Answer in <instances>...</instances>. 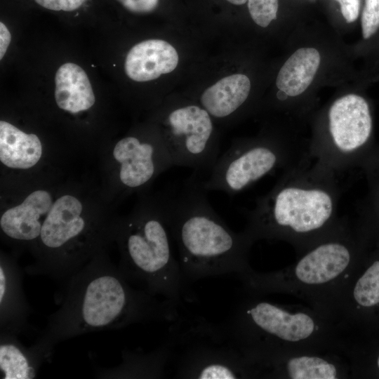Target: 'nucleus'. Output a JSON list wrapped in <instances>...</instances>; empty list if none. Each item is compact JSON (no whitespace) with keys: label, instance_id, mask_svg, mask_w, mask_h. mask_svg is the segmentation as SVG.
<instances>
[{"label":"nucleus","instance_id":"nucleus-1","mask_svg":"<svg viewBox=\"0 0 379 379\" xmlns=\"http://www.w3.org/2000/svg\"><path fill=\"white\" fill-rule=\"evenodd\" d=\"M62 283L60 307L36 341L49 357L57 343L86 333L178 318L177 303L133 288L102 250Z\"/></svg>","mask_w":379,"mask_h":379},{"label":"nucleus","instance_id":"nucleus-2","mask_svg":"<svg viewBox=\"0 0 379 379\" xmlns=\"http://www.w3.org/2000/svg\"><path fill=\"white\" fill-rule=\"evenodd\" d=\"M200 178L194 172L180 188L159 199L185 281L240 270L251 240L246 232L232 231L214 211Z\"/></svg>","mask_w":379,"mask_h":379},{"label":"nucleus","instance_id":"nucleus-3","mask_svg":"<svg viewBox=\"0 0 379 379\" xmlns=\"http://www.w3.org/2000/svg\"><path fill=\"white\" fill-rule=\"evenodd\" d=\"M282 173L271 190L245 212L251 239L284 230L310 233L324 227L336 213L340 196L336 173L310 156Z\"/></svg>","mask_w":379,"mask_h":379},{"label":"nucleus","instance_id":"nucleus-4","mask_svg":"<svg viewBox=\"0 0 379 379\" xmlns=\"http://www.w3.org/2000/svg\"><path fill=\"white\" fill-rule=\"evenodd\" d=\"M117 229L121 253L119 268L126 279L178 304L185 279L159 200L138 208Z\"/></svg>","mask_w":379,"mask_h":379},{"label":"nucleus","instance_id":"nucleus-5","mask_svg":"<svg viewBox=\"0 0 379 379\" xmlns=\"http://www.w3.org/2000/svg\"><path fill=\"white\" fill-rule=\"evenodd\" d=\"M309 157L308 149H295L272 138L239 140L220 157L203 180L207 191L230 196L240 193L279 169L284 171Z\"/></svg>","mask_w":379,"mask_h":379},{"label":"nucleus","instance_id":"nucleus-6","mask_svg":"<svg viewBox=\"0 0 379 379\" xmlns=\"http://www.w3.org/2000/svg\"><path fill=\"white\" fill-rule=\"evenodd\" d=\"M178 319L171 326L175 345L182 347L175 376L193 379H235L244 373L235 340L224 324L204 319Z\"/></svg>","mask_w":379,"mask_h":379},{"label":"nucleus","instance_id":"nucleus-7","mask_svg":"<svg viewBox=\"0 0 379 379\" xmlns=\"http://www.w3.org/2000/svg\"><path fill=\"white\" fill-rule=\"evenodd\" d=\"M328 136L314 141L310 157L335 173L347 170L357 162L368 142L372 119L366 100L356 94L335 100L327 114Z\"/></svg>","mask_w":379,"mask_h":379},{"label":"nucleus","instance_id":"nucleus-8","mask_svg":"<svg viewBox=\"0 0 379 379\" xmlns=\"http://www.w3.org/2000/svg\"><path fill=\"white\" fill-rule=\"evenodd\" d=\"M164 138L173 165L210 173L219 158V145L212 117L202 107L189 104L171 109Z\"/></svg>","mask_w":379,"mask_h":379},{"label":"nucleus","instance_id":"nucleus-9","mask_svg":"<svg viewBox=\"0 0 379 379\" xmlns=\"http://www.w3.org/2000/svg\"><path fill=\"white\" fill-rule=\"evenodd\" d=\"M113 157L119 164V181L129 190L145 187L157 174L174 166L164 138L151 141L126 136L116 143Z\"/></svg>","mask_w":379,"mask_h":379},{"label":"nucleus","instance_id":"nucleus-10","mask_svg":"<svg viewBox=\"0 0 379 379\" xmlns=\"http://www.w3.org/2000/svg\"><path fill=\"white\" fill-rule=\"evenodd\" d=\"M21 270L14 259H0V332L19 335L28 328L30 307L22 281Z\"/></svg>","mask_w":379,"mask_h":379},{"label":"nucleus","instance_id":"nucleus-11","mask_svg":"<svg viewBox=\"0 0 379 379\" xmlns=\"http://www.w3.org/2000/svg\"><path fill=\"white\" fill-rule=\"evenodd\" d=\"M52 204V197L48 192L34 191L20 204L8 208L1 215V232L11 241L36 245L44 220L42 218L46 216Z\"/></svg>","mask_w":379,"mask_h":379},{"label":"nucleus","instance_id":"nucleus-12","mask_svg":"<svg viewBox=\"0 0 379 379\" xmlns=\"http://www.w3.org/2000/svg\"><path fill=\"white\" fill-rule=\"evenodd\" d=\"M241 315L249 320L235 317L249 321L260 331L286 341L296 342L305 339L314 328V321L307 314H291L266 302H258L246 309Z\"/></svg>","mask_w":379,"mask_h":379},{"label":"nucleus","instance_id":"nucleus-13","mask_svg":"<svg viewBox=\"0 0 379 379\" xmlns=\"http://www.w3.org/2000/svg\"><path fill=\"white\" fill-rule=\"evenodd\" d=\"M178 63L175 48L161 39H149L133 46L124 64L126 75L135 81H147L173 71Z\"/></svg>","mask_w":379,"mask_h":379},{"label":"nucleus","instance_id":"nucleus-14","mask_svg":"<svg viewBox=\"0 0 379 379\" xmlns=\"http://www.w3.org/2000/svg\"><path fill=\"white\" fill-rule=\"evenodd\" d=\"M350 253L339 242L321 244L305 255L295 267L297 277L309 284L327 282L339 275L348 265Z\"/></svg>","mask_w":379,"mask_h":379},{"label":"nucleus","instance_id":"nucleus-15","mask_svg":"<svg viewBox=\"0 0 379 379\" xmlns=\"http://www.w3.org/2000/svg\"><path fill=\"white\" fill-rule=\"evenodd\" d=\"M175 343L169 338L156 350L148 352L123 350L119 365L100 369L99 378H161L171 356Z\"/></svg>","mask_w":379,"mask_h":379},{"label":"nucleus","instance_id":"nucleus-16","mask_svg":"<svg viewBox=\"0 0 379 379\" xmlns=\"http://www.w3.org/2000/svg\"><path fill=\"white\" fill-rule=\"evenodd\" d=\"M48 357L36 343L25 347L17 335L0 332V371L3 379H32Z\"/></svg>","mask_w":379,"mask_h":379},{"label":"nucleus","instance_id":"nucleus-17","mask_svg":"<svg viewBox=\"0 0 379 379\" xmlns=\"http://www.w3.org/2000/svg\"><path fill=\"white\" fill-rule=\"evenodd\" d=\"M250 91L248 77L235 74L221 79L206 88L201 95L200 102L213 118L225 119L241 108Z\"/></svg>","mask_w":379,"mask_h":379},{"label":"nucleus","instance_id":"nucleus-18","mask_svg":"<svg viewBox=\"0 0 379 379\" xmlns=\"http://www.w3.org/2000/svg\"><path fill=\"white\" fill-rule=\"evenodd\" d=\"M55 98L58 106L67 112L78 113L95 103V95L85 71L78 65L67 62L55 77Z\"/></svg>","mask_w":379,"mask_h":379},{"label":"nucleus","instance_id":"nucleus-19","mask_svg":"<svg viewBox=\"0 0 379 379\" xmlns=\"http://www.w3.org/2000/svg\"><path fill=\"white\" fill-rule=\"evenodd\" d=\"M42 155V145L38 136L27 134L5 121H0V161L7 167L29 168Z\"/></svg>","mask_w":379,"mask_h":379},{"label":"nucleus","instance_id":"nucleus-20","mask_svg":"<svg viewBox=\"0 0 379 379\" xmlns=\"http://www.w3.org/2000/svg\"><path fill=\"white\" fill-rule=\"evenodd\" d=\"M321 57L314 48H301L294 52L280 69L276 85L288 97H295L308 88L318 70Z\"/></svg>","mask_w":379,"mask_h":379},{"label":"nucleus","instance_id":"nucleus-21","mask_svg":"<svg viewBox=\"0 0 379 379\" xmlns=\"http://www.w3.org/2000/svg\"><path fill=\"white\" fill-rule=\"evenodd\" d=\"M289 376L293 379H334L335 366L326 361L311 357L291 359L287 363Z\"/></svg>","mask_w":379,"mask_h":379},{"label":"nucleus","instance_id":"nucleus-22","mask_svg":"<svg viewBox=\"0 0 379 379\" xmlns=\"http://www.w3.org/2000/svg\"><path fill=\"white\" fill-rule=\"evenodd\" d=\"M353 293L361 306L371 307L379 302V261L375 262L358 280Z\"/></svg>","mask_w":379,"mask_h":379},{"label":"nucleus","instance_id":"nucleus-23","mask_svg":"<svg viewBox=\"0 0 379 379\" xmlns=\"http://www.w3.org/2000/svg\"><path fill=\"white\" fill-rule=\"evenodd\" d=\"M247 1L251 17L258 25L266 27L276 19L279 7L278 0H248Z\"/></svg>","mask_w":379,"mask_h":379},{"label":"nucleus","instance_id":"nucleus-24","mask_svg":"<svg viewBox=\"0 0 379 379\" xmlns=\"http://www.w3.org/2000/svg\"><path fill=\"white\" fill-rule=\"evenodd\" d=\"M361 21L363 37L367 39L379 28V0H365Z\"/></svg>","mask_w":379,"mask_h":379},{"label":"nucleus","instance_id":"nucleus-25","mask_svg":"<svg viewBox=\"0 0 379 379\" xmlns=\"http://www.w3.org/2000/svg\"><path fill=\"white\" fill-rule=\"evenodd\" d=\"M35 1L49 10L73 11L79 8L85 0H35Z\"/></svg>","mask_w":379,"mask_h":379},{"label":"nucleus","instance_id":"nucleus-26","mask_svg":"<svg viewBox=\"0 0 379 379\" xmlns=\"http://www.w3.org/2000/svg\"><path fill=\"white\" fill-rule=\"evenodd\" d=\"M127 10L136 13H149L154 11L159 0H117Z\"/></svg>","mask_w":379,"mask_h":379},{"label":"nucleus","instance_id":"nucleus-27","mask_svg":"<svg viewBox=\"0 0 379 379\" xmlns=\"http://www.w3.org/2000/svg\"><path fill=\"white\" fill-rule=\"evenodd\" d=\"M340 6L342 15L347 22H354L359 14L360 0H335Z\"/></svg>","mask_w":379,"mask_h":379},{"label":"nucleus","instance_id":"nucleus-28","mask_svg":"<svg viewBox=\"0 0 379 379\" xmlns=\"http://www.w3.org/2000/svg\"><path fill=\"white\" fill-rule=\"evenodd\" d=\"M11 33L6 25L0 22V58L2 59L11 42Z\"/></svg>","mask_w":379,"mask_h":379},{"label":"nucleus","instance_id":"nucleus-29","mask_svg":"<svg viewBox=\"0 0 379 379\" xmlns=\"http://www.w3.org/2000/svg\"><path fill=\"white\" fill-rule=\"evenodd\" d=\"M288 95L282 91L279 90L277 93V98L280 101H284L288 98Z\"/></svg>","mask_w":379,"mask_h":379},{"label":"nucleus","instance_id":"nucleus-30","mask_svg":"<svg viewBox=\"0 0 379 379\" xmlns=\"http://www.w3.org/2000/svg\"><path fill=\"white\" fill-rule=\"evenodd\" d=\"M230 3L235 5H242L244 4L248 0H227Z\"/></svg>","mask_w":379,"mask_h":379},{"label":"nucleus","instance_id":"nucleus-31","mask_svg":"<svg viewBox=\"0 0 379 379\" xmlns=\"http://www.w3.org/2000/svg\"><path fill=\"white\" fill-rule=\"evenodd\" d=\"M378 365L379 366V357H378Z\"/></svg>","mask_w":379,"mask_h":379}]
</instances>
